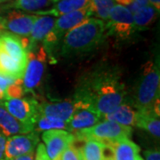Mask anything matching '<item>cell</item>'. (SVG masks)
<instances>
[{
  "instance_id": "cell-1",
  "label": "cell",
  "mask_w": 160,
  "mask_h": 160,
  "mask_svg": "<svg viewBox=\"0 0 160 160\" xmlns=\"http://www.w3.org/2000/svg\"><path fill=\"white\" fill-rule=\"evenodd\" d=\"M126 96L121 71L114 66L102 65L80 78L73 99L86 104L103 118L125 102Z\"/></svg>"
},
{
  "instance_id": "cell-2",
  "label": "cell",
  "mask_w": 160,
  "mask_h": 160,
  "mask_svg": "<svg viewBox=\"0 0 160 160\" xmlns=\"http://www.w3.org/2000/svg\"><path fill=\"white\" fill-rule=\"evenodd\" d=\"M106 23L97 18H89L63 37L59 53L62 58L85 56L97 49L105 38Z\"/></svg>"
},
{
  "instance_id": "cell-3",
  "label": "cell",
  "mask_w": 160,
  "mask_h": 160,
  "mask_svg": "<svg viewBox=\"0 0 160 160\" xmlns=\"http://www.w3.org/2000/svg\"><path fill=\"white\" fill-rule=\"evenodd\" d=\"M28 62V52L21 38L10 32L0 33V75L22 79Z\"/></svg>"
},
{
  "instance_id": "cell-4",
  "label": "cell",
  "mask_w": 160,
  "mask_h": 160,
  "mask_svg": "<svg viewBox=\"0 0 160 160\" xmlns=\"http://www.w3.org/2000/svg\"><path fill=\"white\" fill-rule=\"evenodd\" d=\"M160 70L158 61H148L142 67V71L132 96V105L137 110L152 109L159 98Z\"/></svg>"
},
{
  "instance_id": "cell-5",
  "label": "cell",
  "mask_w": 160,
  "mask_h": 160,
  "mask_svg": "<svg viewBox=\"0 0 160 160\" xmlns=\"http://www.w3.org/2000/svg\"><path fill=\"white\" fill-rule=\"evenodd\" d=\"M132 133V128L131 126H121L114 122L104 120L90 128L76 132L73 134L76 141L84 142L86 140L92 139L104 144H110L123 139H130Z\"/></svg>"
},
{
  "instance_id": "cell-6",
  "label": "cell",
  "mask_w": 160,
  "mask_h": 160,
  "mask_svg": "<svg viewBox=\"0 0 160 160\" xmlns=\"http://www.w3.org/2000/svg\"><path fill=\"white\" fill-rule=\"evenodd\" d=\"M47 54L42 45L33 51L28 52V62L22 77L25 93L34 92L40 86L46 67Z\"/></svg>"
},
{
  "instance_id": "cell-7",
  "label": "cell",
  "mask_w": 160,
  "mask_h": 160,
  "mask_svg": "<svg viewBox=\"0 0 160 160\" xmlns=\"http://www.w3.org/2000/svg\"><path fill=\"white\" fill-rule=\"evenodd\" d=\"M3 106L18 121L34 129L35 125L40 117L39 102L35 98L7 99L3 102Z\"/></svg>"
},
{
  "instance_id": "cell-8",
  "label": "cell",
  "mask_w": 160,
  "mask_h": 160,
  "mask_svg": "<svg viewBox=\"0 0 160 160\" xmlns=\"http://www.w3.org/2000/svg\"><path fill=\"white\" fill-rule=\"evenodd\" d=\"M106 29H108L109 35H113L120 39L128 38L135 30L132 13L128 7L115 5L109 12Z\"/></svg>"
},
{
  "instance_id": "cell-9",
  "label": "cell",
  "mask_w": 160,
  "mask_h": 160,
  "mask_svg": "<svg viewBox=\"0 0 160 160\" xmlns=\"http://www.w3.org/2000/svg\"><path fill=\"white\" fill-rule=\"evenodd\" d=\"M38 143L39 137L38 132L35 131L7 137L5 147V159L12 160L35 153Z\"/></svg>"
},
{
  "instance_id": "cell-10",
  "label": "cell",
  "mask_w": 160,
  "mask_h": 160,
  "mask_svg": "<svg viewBox=\"0 0 160 160\" xmlns=\"http://www.w3.org/2000/svg\"><path fill=\"white\" fill-rule=\"evenodd\" d=\"M42 140L51 160H60L64 150L76 142L74 134L66 130L43 132Z\"/></svg>"
},
{
  "instance_id": "cell-11",
  "label": "cell",
  "mask_w": 160,
  "mask_h": 160,
  "mask_svg": "<svg viewBox=\"0 0 160 160\" xmlns=\"http://www.w3.org/2000/svg\"><path fill=\"white\" fill-rule=\"evenodd\" d=\"M38 18V15L26 14L14 10L7 13L6 16H2V24L4 29H6L7 32L21 38H28Z\"/></svg>"
},
{
  "instance_id": "cell-12",
  "label": "cell",
  "mask_w": 160,
  "mask_h": 160,
  "mask_svg": "<svg viewBox=\"0 0 160 160\" xmlns=\"http://www.w3.org/2000/svg\"><path fill=\"white\" fill-rule=\"evenodd\" d=\"M75 101V100H74ZM76 107L73 114L68 122L67 131L74 133L76 132L82 131L98 124L102 118L97 114L89 106L84 103L76 102Z\"/></svg>"
},
{
  "instance_id": "cell-13",
  "label": "cell",
  "mask_w": 160,
  "mask_h": 160,
  "mask_svg": "<svg viewBox=\"0 0 160 160\" xmlns=\"http://www.w3.org/2000/svg\"><path fill=\"white\" fill-rule=\"evenodd\" d=\"M76 107L74 99H68L57 102H39L40 116L55 118L58 119L69 122Z\"/></svg>"
},
{
  "instance_id": "cell-14",
  "label": "cell",
  "mask_w": 160,
  "mask_h": 160,
  "mask_svg": "<svg viewBox=\"0 0 160 160\" xmlns=\"http://www.w3.org/2000/svg\"><path fill=\"white\" fill-rule=\"evenodd\" d=\"M54 22H55V19L52 16H48V15L38 16L33 25L31 33L28 38L29 46L27 48V52L33 51L40 45H42V42L53 28Z\"/></svg>"
},
{
  "instance_id": "cell-15",
  "label": "cell",
  "mask_w": 160,
  "mask_h": 160,
  "mask_svg": "<svg viewBox=\"0 0 160 160\" xmlns=\"http://www.w3.org/2000/svg\"><path fill=\"white\" fill-rule=\"evenodd\" d=\"M51 9L35 12L36 15L62 16L71 12L91 7L92 0H52Z\"/></svg>"
},
{
  "instance_id": "cell-16",
  "label": "cell",
  "mask_w": 160,
  "mask_h": 160,
  "mask_svg": "<svg viewBox=\"0 0 160 160\" xmlns=\"http://www.w3.org/2000/svg\"><path fill=\"white\" fill-rule=\"evenodd\" d=\"M107 145L111 149L113 160H143L140 147L130 139H123Z\"/></svg>"
},
{
  "instance_id": "cell-17",
  "label": "cell",
  "mask_w": 160,
  "mask_h": 160,
  "mask_svg": "<svg viewBox=\"0 0 160 160\" xmlns=\"http://www.w3.org/2000/svg\"><path fill=\"white\" fill-rule=\"evenodd\" d=\"M0 131L6 137H10L16 134L29 133L34 129L18 121L6 110L3 104H0Z\"/></svg>"
},
{
  "instance_id": "cell-18",
  "label": "cell",
  "mask_w": 160,
  "mask_h": 160,
  "mask_svg": "<svg viewBox=\"0 0 160 160\" xmlns=\"http://www.w3.org/2000/svg\"><path fill=\"white\" fill-rule=\"evenodd\" d=\"M81 150L84 160H106L112 158V151L109 145L96 140H86Z\"/></svg>"
},
{
  "instance_id": "cell-19",
  "label": "cell",
  "mask_w": 160,
  "mask_h": 160,
  "mask_svg": "<svg viewBox=\"0 0 160 160\" xmlns=\"http://www.w3.org/2000/svg\"><path fill=\"white\" fill-rule=\"evenodd\" d=\"M136 110L132 109L131 105L128 103H122L114 110L109 112V114L105 115L103 119L109 122H114L118 125L125 126H135L136 119Z\"/></svg>"
},
{
  "instance_id": "cell-20",
  "label": "cell",
  "mask_w": 160,
  "mask_h": 160,
  "mask_svg": "<svg viewBox=\"0 0 160 160\" xmlns=\"http://www.w3.org/2000/svg\"><path fill=\"white\" fill-rule=\"evenodd\" d=\"M135 126L148 132L156 138L160 136L159 117L151 109L149 110H136Z\"/></svg>"
},
{
  "instance_id": "cell-21",
  "label": "cell",
  "mask_w": 160,
  "mask_h": 160,
  "mask_svg": "<svg viewBox=\"0 0 160 160\" xmlns=\"http://www.w3.org/2000/svg\"><path fill=\"white\" fill-rule=\"evenodd\" d=\"M158 12L154 7L150 5L140 9L139 11L132 14L134 29H140L148 28L154 22L158 16Z\"/></svg>"
},
{
  "instance_id": "cell-22",
  "label": "cell",
  "mask_w": 160,
  "mask_h": 160,
  "mask_svg": "<svg viewBox=\"0 0 160 160\" xmlns=\"http://www.w3.org/2000/svg\"><path fill=\"white\" fill-rule=\"evenodd\" d=\"M68 123L55 118L40 116L34 127L35 132H46L50 130H67Z\"/></svg>"
},
{
  "instance_id": "cell-23",
  "label": "cell",
  "mask_w": 160,
  "mask_h": 160,
  "mask_svg": "<svg viewBox=\"0 0 160 160\" xmlns=\"http://www.w3.org/2000/svg\"><path fill=\"white\" fill-rule=\"evenodd\" d=\"M51 4L52 0H15L11 5L5 7L13 8L14 10L37 12L42 11L43 8L49 6Z\"/></svg>"
},
{
  "instance_id": "cell-24",
  "label": "cell",
  "mask_w": 160,
  "mask_h": 160,
  "mask_svg": "<svg viewBox=\"0 0 160 160\" xmlns=\"http://www.w3.org/2000/svg\"><path fill=\"white\" fill-rule=\"evenodd\" d=\"M115 6V0H92V14L102 21H108L109 12Z\"/></svg>"
},
{
  "instance_id": "cell-25",
  "label": "cell",
  "mask_w": 160,
  "mask_h": 160,
  "mask_svg": "<svg viewBox=\"0 0 160 160\" xmlns=\"http://www.w3.org/2000/svg\"><path fill=\"white\" fill-rule=\"evenodd\" d=\"M6 100L7 99H20L22 98L25 94V92L23 89L22 79H16L13 84L8 86L5 92Z\"/></svg>"
},
{
  "instance_id": "cell-26",
  "label": "cell",
  "mask_w": 160,
  "mask_h": 160,
  "mask_svg": "<svg viewBox=\"0 0 160 160\" xmlns=\"http://www.w3.org/2000/svg\"><path fill=\"white\" fill-rule=\"evenodd\" d=\"M60 160H83V157L80 149L77 148L73 143L64 150Z\"/></svg>"
},
{
  "instance_id": "cell-27",
  "label": "cell",
  "mask_w": 160,
  "mask_h": 160,
  "mask_svg": "<svg viewBox=\"0 0 160 160\" xmlns=\"http://www.w3.org/2000/svg\"><path fill=\"white\" fill-rule=\"evenodd\" d=\"M34 160H51L49 156L46 153L45 145L43 143H38L37 149H36V154Z\"/></svg>"
},
{
  "instance_id": "cell-28",
  "label": "cell",
  "mask_w": 160,
  "mask_h": 160,
  "mask_svg": "<svg viewBox=\"0 0 160 160\" xmlns=\"http://www.w3.org/2000/svg\"><path fill=\"white\" fill-rule=\"evenodd\" d=\"M149 5V0H133L131 5H129V11L133 14L143 7Z\"/></svg>"
},
{
  "instance_id": "cell-29",
  "label": "cell",
  "mask_w": 160,
  "mask_h": 160,
  "mask_svg": "<svg viewBox=\"0 0 160 160\" xmlns=\"http://www.w3.org/2000/svg\"><path fill=\"white\" fill-rule=\"evenodd\" d=\"M16 79L14 78H12L9 77H6V76H2L0 75V89L2 91L6 92L8 86H10L12 84L14 83V81Z\"/></svg>"
},
{
  "instance_id": "cell-30",
  "label": "cell",
  "mask_w": 160,
  "mask_h": 160,
  "mask_svg": "<svg viewBox=\"0 0 160 160\" xmlns=\"http://www.w3.org/2000/svg\"><path fill=\"white\" fill-rule=\"evenodd\" d=\"M145 160H160V152L158 149H149L144 151Z\"/></svg>"
},
{
  "instance_id": "cell-31",
  "label": "cell",
  "mask_w": 160,
  "mask_h": 160,
  "mask_svg": "<svg viewBox=\"0 0 160 160\" xmlns=\"http://www.w3.org/2000/svg\"><path fill=\"white\" fill-rule=\"evenodd\" d=\"M6 139L7 137L0 131V160H6L5 159V147H6Z\"/></svg>"
},
{
  "instance_id": "cell-32",
  "label": "cell",
  "mask_w": 160,
  "mask_h": 160,
  "mask_svg": "<svg viewBox=\"0 0 160 160\" xmlns=\"http://www.w3.org/2000/svg\"><path fill=\"white\" fill-rule=\"evenodd\" d=\"M150 6H152L158 12L160 10V0H149Z\"/></svg>"
},
{
  "instance_id": "cell-33",
  "label": "cell",
  "mask_w": 160,
  "mask_h": 160,
  "mask_svg": "<svg viewBox=\"0 0 160 160\" xmlns=\"http://www.w3.org/2000/svg\"><path fill=\"white\" fill-rule=\"evenodd\" d=\"M34 154L35 153H31V154L25 155V156H22V157H20V158L12 160H34Z\"/></svg>"
},
{
  "instance_id": "cell-34",
  "label": "cell",
  "mask_w": 160,
  "mask_h": 160,
  "mask_svg": "<svg viewBox=\"0 0 160 160\" xmlns=\"http://www.w3.org/2000/svg\"><path fill=\"white\" fill-rule=\"evenodd\" d=\"M116 2H118V3H119L121 6H129V5H131L132 3V1L133 0H115Z\"/></svg>"
},
{
  "instance_id": "cell-35",
  "label": "cell",
  "mask_w": 160,
  "mask_h": 160,
  "mask_svg": "<svg viewBox=\"0 0 160 160\" xmlns=\"http://www.w3.org/2000/svg\"><path fill=\"white\" fill-rule=\"evenodd\" d=\"M6 101V94H5V92L2 91L0 89V104H3V102Z\"/></svg>"
},
{
  "instance_id": "cell-36",
  "label": "cell",
  "mask_w": 160,
  "mask_h": 160,
  "mask_svg": "<svg viewBox=\"0 0 160 160\" xmlns=\"http://www.w3.org/2000/svg\"><path fill=\"white\" fill-rule=\"evenodd\" d=\"M0 12H1V8H0ZM3 30H4V27L2 24V16H0V33L3 32Z\"/></svg>"
},
{
  "instance_id": "cell-37",
  "label": "cell",
  "mask_w": 160,
  "mask_h": 160,
  "mask_svg": "<svg viewBox=\"0 0 160 160\" xmlns=\"http://www.w3.org/2000/svg\"><path fill=\"white\" fill-rule=\"evenodd\" d=\"M8 0H0V4H2V3H5V2H7Z\"/></svg>"
},
{
  "instance_id": "cell-38",
  "label": "cell",
  "mask_w": 160,
  "mask_h": 160,
  "mask_svg": "<svg viewBox=\"0 0 160 160\" xmlns=\"http://www.w3.org/2000/svg\"><path fill=\"white\" fill-rule=\"evenodd\" d=\"M106 160H113L112 158H109V159H106Z\"/></svg>"
},
{
  "instance_id": "cell-39",
  "label": "cell",
  "mask_w": 160,
  "mask_h": 160,
  "mask_svg": "<svg viewBox=\"0 0 160 160\" xmlns=\"http://www.w3.org/2000/svg\"><path fill=\"white\" fill-rule=\"evenodd\" d=\"M83 160H84V159H83Z\"/></svg>"
}]
</instances>
